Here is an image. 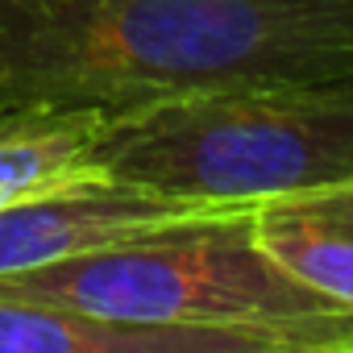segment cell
Returning a JSON list of instances; mask_svg holds the SVG:
<instances>
[{
	"mask_svg": "<svg viewBox=\"0 0 353 353\" xmlns=\"http://www.w3.org/2000/svg\"><path fill=\"white\" fill-rule=\"evenodd\" d=\"M353 79V0H0V108Z\"/></svg>",
	"mask_w": 353,
	"mask_h": 353,
	"instance_id": "cell-1",
	"label": "cell"
},
{
	"mask_svg": "<svg viewBox=\"0 0 353 353\" xmlns=\"http://www.w3.org/2000/svg\"><path fill=\"white\" fill-rule=\"evenodd\" d=\"M250 208H216L50 266L0 274V295L121 324L258 332L274 353H353V312L274 266L254 237Z\"/></svg>",
	"mask_w": 353,
	"mask_h": 353,
	"instance_id": "cell-2",
	"label": "cell"
},
{
	"mask_svg": "<svg viewBox=\"0 0 353 353\" xmlns=\"http://www.w3.org/2000/svg\"><path fill=\"white\" fill-rule=\"evenodd\" d=\"M108 179L200 204H258L353 174V79L266 83L108 112Z\"/></svg>",
	"mask_w": 353,
	"mask_h": 353,
	"instance_id": "cell-3",
	"label": "cell"
},
{
	"mask_svg": "<svg viewBox=\"0 0 353 353\" xmlns=\"http://www.w3.org/2000/svg\"><path fill=\"white\" fill-rule=\"evenodd\" d=\"M216 208H237V204L174 200V196H158L117 179H88L63 192H46V196L0 208V274L50 266L83 250H96L145 229H162L188 216H204Z\"/></svg>",
	"mask_w": 353,
	"mask_h": 353,
	"instance_id": "cell-4",
	"label": "cell"
},
{
	"mask_svg": "<svg viewBox=\"0 0 353 353\" xmlns=\"http://www.w3.org/2000/svg\"><path fill=\"white\" fill-rule=\"evenodd\" d=\"M250 225L274 266L353 312V174L266 196Z\"/></svg>",
	"mask_w": 353,
	"mask_h": 353,
	"instance_id": "cell-5",
	"label": "cell"
},
{
	"mask_svg": "<svg viewBox=\"0 0 353 353\" xmlns=\"http://www.w3.org/2000/svg\"><path fill=\"white\" fill-rule=\"evenodd\" d=\"M0 353H274L258 332L158 328L0 295Z\"/></svg>",
	"mask_w": 353,
	"mask_h": 353,
	"instance_id": "cell-6",
	"label": "cell"
},
{
	"mask_svg": "<svg viewBox=\"0 0 353 353\" xmlns=\"http://www.w3.org/2000/svg\"><path fill=\"white\" fill-rule=\"evenodd\" d=\"M108 112L83 104H5L0 108V208L108 179L96 162Z\"/></svg>",
	"mask_w": 353,
	"mask_h": 353,
	"instance_id": "cell-7",
	"label": "cell"
}]
</instances>
